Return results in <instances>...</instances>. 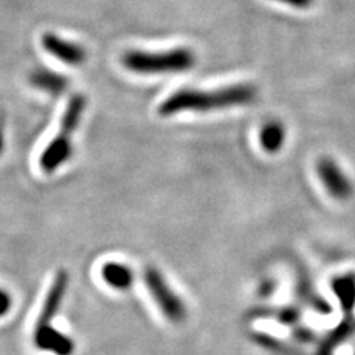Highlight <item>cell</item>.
<instances>
[{
	"mask_svg": "<svg viewBox=\"0 0 355 355\" xmlns=\"http://www.w3.org/2000/svg\"><path fill=\"white\" fill-rule=\"evenodd\" d=\"M274 291V283L272 282H265L263 284H261V288H259V293L263 295V296H268L271 295Z\"/></svg>",
	"mask_w": 355,
	"mask_h": 355,
	"instance_id": "cell-16",
	"label": "cell"
},
{
	"mask_svg": "<svg viewBox=\"0 0 355 355\" xmlns=\"http://www.w3.org/2000/svg\"><path fill=\"white\" fill-rule=\"evenodd\" d=\"M42 46L53 58L67 65H80L86 61L85 48L57 36L55 33H44L42 37Z\"/></svg>",
	"mask_w": 355,
	"mask_h": 355,
	"instance_id": "cell-6",
	"label": "cell"
},
{
	"mask_svg": "<svg viewBox=\"0 0 355 355\" xmlns=\"http://www.w3.org/2000/svg\"><path fill=\"white\" fill-rule=\"evenodd\" d=\"M30 83L51 95H60L69 87V79L65 76L48 69H37L31 73Z\"/></svg>",
	"mask_w": 355,
	"mask_h": 355,
	"instance_id": "cell-9",
	"label": "cell"
},
{
	"mask_svg": "<svg viewBox=\"0 0 355 355\" xmlns=\"http://www.w3.org/2000/svg\"><path fill=\"white\" fill-rule=\"evenodd\" d=\"M67 284H69V274H67V271L64 270H60L57 275H55L52 286L46 295V299H44L43 302L37 326L51 324V321L53 320L55 315H57V313L61 308V304L64 301Z\"/></svg>",
	"mask_w": 355,
	"mask_h": 355,
	"instance_id": "cell-8",
	"label": "cell"
},
{
	"mask_svg": "<svg viewBox=\"0 0 355 355\" xmlns=\"http://www.w3.org/2000/svg\"><path fill=\"white\" fill-rule=\"evenodd\" d=\"M320 181L323 182L327 193L338 200H345L352 194V184L348 176L343 173L335 160L323 157L315 166Z\"/></svg>",
	"mask_w": 355,
	"mask_h": 355,
	"instance_id": "cell-5",
	"label": "cell"
},
{
	"mask_svg": "<svg viewBox=\"0 0 355 355\" xmlns=\"http://www.w3.org/2000/svg\"><path fill=\"white\" fill-rule=\"evenodd\" d=\"M286 141V129L284 126L277 120L266 121V123L262 126L261 133H259V142L261 147L266 153H277L280 151L284 146Z\"/></svg>",
	"mask_w": 355,
	"mask_h": 355,
	"instance_id": "cell-11",
	"label": "cell"
},
{
	"mask_svg": "<svg viewBox=\"0 0 355 355\" xmlns=\"http://www.w3.org/2000/svg\"><path fill=\"white\" fill-rule=\"evenodd\" d=\"M86 108V98L80 94L73 95L61 119V128L58 135L55 137L49 146L43 150L39 164L44 173H53L58 171L61 166L71 157L73 154V133L80 123V119Z\"/></svg>",
	"mask_w": 355,
	"mask_h": 355,
	"instance_id": "cell-2",
	"label": "cell"
},
{
	"mask_svg": "<svg viewBox=\"0 0 355 355\" xmlns=\"http://www.w3.org/2000/svg\"><path fill=\"white\" fill-rule=\"evenodd\" d=\"M121 61L128 70L138 74H175L193 69L196 55L188 48H175L163 52L129 51Z\"/></svg>",
	"mask_w": 355,
	"mask_h": 355,
	"instance_id": "cell-3",
	"label": "cell"
},
{
	"mask_svg": "<svg viewBox=\"0 0 355 355\" xmlns=\"http://www.w3.org/2000/svg\"><path fill=\"white\" fill-rule=\"evenodd\" d=\"M103 280L116 291H128L133 284V271L129 266L119 263V262H108L104 263L101 268Z\"/></svg>",
	"mask_w": 355,
	"mask_h": 355,
	"instance_id": "cell-10",
	"label": "cell"
},
{
	"mask_svg": "<svg viewBox=\"0 0 355 355\" xmlns=\"http://www.w3.org/2000/svg\"><path fill=\"white\" fill-rule=\"evenodd\" d=\"M282 3H286L288 6H293V8H299V9H304L311 6L313 3V0H279Z\"/></svg>",
	"mask_w": 355,
	"mask_h": 355,
	"instance_id": "cell-15",
	"label": "cell"
},
{
	"mask_svg": "<svg viewBox=\"0 0 355 355\" xmlns=\"http://www.w3.org/2000/svg\"><path fill=\"white\" fill-rule=\"evenodd\" d=\"M10 306H12V299H10L9 293L5 292L3 288H0V317L6 315Z\"/></svg>",
	"mask_w": 355,
	"mask_h": 355,
	"instance_id": "cell-14",
	"label": "cell"
},
{
	"mask_svg": "<svg viewBox=\"0 0 355 355\" xmlns=\"http://www.w3.org/2000/svg\"><path fill=\"white\" fill-rule=\"evenodd\" d=\"M35 345L42 351H49L55 355H71L74 352L73 339L52 327V324L36 327Z\"/></svg>",
	"mask_w": 355,
	"mask_h": 355,
	"instance_id": "cell-7",
	"label": "cell"
},
{
	"mask_svg": "<svg viewBox=\"0 0 355 355\" xmlns=\"http://www.w3.org/2000/svg\"><path fill=\"white\" fill-rule=\"evenodd\" d=\"M5 147V133H3V125L0 123V154H2Z\"/></svg>",
	"mask_w": 355,
	"mask_h": 355,
	"instance_id": "cell-17",
	"label": "cell"
},
{
	"mask_svg": "<svg viewBox=\"0 0 355 355\" xmlns=\"http://www.w3.org/2000/svg\"><path fill=\"white\" fill-rule=\"evenodd\" d=\"M274 314L277 315V320H279L280 323H284V324H293L299 320V317H301V313H299V309H296L295 306L280 308Z\"/></svg>",
	"mask_w": 355,
	"mask_h": 355,
	"instance_id": "cell-13",
	"label": "cell"
},
{
	"mask_svg": "<svg viewBox=\"0 0 355 355\" xmlns=\"http://www.w3.org/2000/svg\"><path fill=\"white\" fill-rule=\"evenodd\" d=\"M144 282H146L151 297L160 308L163 315L175 324L182 323L187 318L185 304L182 302V299L172 291L168 282L164 280L162 272L157 268L150 266V268H147L146 272H144Z\"/></svg>",
	"mask_w": 355,
	"mask_h": 355,
	"instance_id": "cell-4",
	"label": "cell"
},
{
	"mask_svg": "<svg viewBox=\"0 0 355 355\" xmlns=\"http://www.w3.org/2000/svg\"><path fill=\"white\" fill-rule=\"evenodd\" d=\"M257 96V89L252 85H232L219 87L215 91H196V89H181L166 98L159 107V114L163 117L173 116L182 111H207L224 110L236 105L252 103Z\"/></svg>",
	"mask_w": 355,
	"mask_h": 355,
	"instance_id": "cell-1",
	"label": "cell"
},
{
	"mask_svg": "<svg viewBox=\"0 0 355 355\" xmlns=\"http://www.w3.org/2000/svg\"><path fill=\"white\" fill-rule=\"evenodd\" d=\"M333 291L340 299L342 306L349 309L355 301V282L352 277H342L333 282Z\"/></svg>",
	"mask_w": 355,
	"mask_h": 355,
	"instance_id": "cell-12",
	"label": "cell"
}]
</instances>
